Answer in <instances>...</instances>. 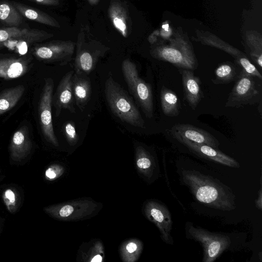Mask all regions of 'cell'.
<instances>
[{"label": "cell", "mask_w": 262, "mask_h": 262, "mask_svg": "<svg viewBox=\"0 0 262 262\" xmlns=\"http://www.w3.org/2000/svg\"><path fill=\"white\" fill-rule=\"evenodd\" d=\"M181 178L195 199L204 205L223 211L235 208L232 191L219 180L195 170H183Z\"/></svg>", "instance_id": "1"}, {"label": "cell", "mask_w": 262, "mask_h": 262, "mask_svg": "<svg viewBox=\"0 0 262 262\" xmlns=\"http://www.w3.org/2000/svg\"><path fill=\"white\" fill-rule=\"evenodd\" d=\"M104 94L111 111L116 117L132 126L145 127L144 119L132 98L111 76L105 82Z\"/></svg>", "instance_id": "2"}, {"label": "cell", "mask_w": 262, "mask_h": 262, "mask_svg": "<svg viewBox=\"0 0 262 262\" xmlns=\"http://www.w3.org/2000/svg\"><path fill=\"white\" fill-rule=\"evenodd\" d=\"M122 71L131 94L148 118L154 114L153 97L151 85L139 77L135 64L129 59L122 62Z\"/></svg>", "instance_id": "3"}, {"label": "cell", "mask_w": 262, "mask_h": 262, "mask_svg": "<svg viewBox=\"0 0 262 262\" xmlns=\"http://www.w3.org/2000/svg\"><path fill=\"white\" fill-rule=\"evenodd\" d=\"M187 238L199 242L203 248V262H213L230 245L231 239L224 234L208 231L190 223L186 226Z\"/></svg>", "instance_id": "4"}, {"label": "cell", "mask_w": 262, "mask_h": 262, "mask_svg": "<svg viewBox=\"0 0 262 262\" xmlns=\"http://www.w3.org/2000/svg\"><path fill=\"white\" fill-rule=\"evenodd\" d=\"M155 58L169 62L182 69L194 70L198 61L190 46L184 40L177 39L168 46L156 47L150 51Z\"/></svg>", "instance_id": "5"}, {"label": "cell", "mask_w": 262, "mask_h": 262, "mask_svg": "<svg viewBox=\"0 0 262 262\" xmlns=\"http://www.w3.org/2000/svg\"><path fill=\"white\" fill-rule=\"evenodd\" d=\"M255 77L242 70L225 103L226 107L253 105L261 100V90Z\"/></svg>", "instance_id": "6"}, {"label": "cell", "mask_w": 262, "mask_h": 262, "mask_svg": "<svg viewBox=\"0 0 262 262\" xmlns=\"http://www.w3.org/2000/svg\"><path fill=\"white\" fill-rule=\"evenodd\" d=\"M74 49L73 42L58 40L36 46L32 53L40 61L64 66L71 60Z\"/></svg>", "instance_id": "7"}, {"label": "cell", "mask_w": 262, "mask_h": 262, "mask_svg": "<svg viewBox=\"0 0 262 262\" xmlns=\"http://www.w3.org/2000/svg\"><path fill=\"white\" fill-rule=\"evenodd\" d=\"M53 89V79L46 78L39 101L38 115L43 136L48 141L57 145L58 142L53 128L52 116Z\"/></svg>", "instance_id": "8"}, {"label": "cell", "mask_w": 262, "mask_h": 262, "mask_svg": "<svg viewBox=\"0 0 262 262\" xmlns=\"http://www.w3.org/2000/svg\"><path fill=\"white\" fill-rule=\"evenodd\" d=\"M74 70L67 72L60 81L54 95H53L52 104L55 108L57 117L62 109L68 110L75 113V101L72 88V78Z\"/></svg>", "instance_id": "9"}, {"label": "cell", "mask_w": 262, "mask_h": 262, "mask_svg": "<svg viewBox=\"0 0 262 262\" xmlns=\"http://www.w3.org/2000/svg\"><path fill=\"white\" fill-rule=\"evenodd\" d=\"M170 134L177 140L185 138L189 141L208 145L218 148L219 141L208 132L189 124H177L169 130Z\"/></svg>", "instance_id": "10"}, {"label": "cell", "mask_w": 262, "mask_h": 262, "mask_svg": "<svg viewBox=\"0 0 262 262\" xmlns=\"http://www.w3.org/2000/svg\"><path fill=\"white\" fill-rule=\"evenodd\" d=\"M178 140L186 146L189 150L199 157L204 158L233 168H238L239 164L234 159L225 154L217 149L206 144L198 143L185 138Z\"/></svg>", "instance_id": "11"}, {"label": "cell", "mask_w": 262, "mask_h": 262, "mask_svg": "<svg viewBox=\"0 0 262 262\" xmlns=\"http://www.w3.org/2000/svg\"><path fill=\"white\" fill-rule=\"evenodd\" d=\"M52 34L38 29H25L23 33L7 41L4 46L13 50H15L19 54H25L28 46L35 42L42 41L52 37Z\"/></svg>", "instance_id": "12"}, {"label": "cell", "mask_w": 262, "mask_h": 262, "mask_svg": "<svg viewBox=\"0 0 262 262\" xmlns=\"http://www.w3.org/2000/svg\"><path fill=\"white\" fill-rule=\"evenodd\" d=\"M31 56L0 59V78L11 80L26 74L32 66Z\"/></svg>", "instance_id": "13"}, {"label": "cell", "mask_w": 262, "mask_h": 262, "mask_svg": "<svg viewBox=\"0 0 262 262\" xmlns=\"http://www.w3.org/2000/svg\"><path fill=\"white\" fill-rule=\"evenodd\" d=\"M148 213L158 227L161 237L166 243L172 245L173 239L170 235L172 221L168 208L158 203H152Z\"/></svg>", "instance_id": "14"}, {"label": "cell", "mask_w": 262, "mask_h": 262, "mask_svg": "<svg viewBox=\"0 0 262 262\" xmlns=\"http://www.w3.org/2000/svg\"><path fill=\"white\" fill-rule=\"evenodd\" d=\"M185 99L192 110H195L203 97L201 82L192 70L183 69L181 71Z\"/></svg>", "instance_id": "15"}, {"label": "cell", "mask_w": 262, "mask_h": 262, "mask_svg": "<svg viewBox=\"0 0 262 262\" xmlns=\"http://www.w3.org/2000/svg\"><path fill=\"white\" fill-rule=\"evenodd\" d=\"M72 88L75 104L82 112L92 94V85L88 75L74 72L72 78Z\"/></svg>", "instance_id": "16"}, {"label": "cell", "mask_w": 262, "mask_h": 262, "mask_svg": "<svg viewBox=\"0 0 262 262\" xmlns=\"http://www.w3.org/2000/svg\"><path fill=\"white\" fill-rule=\"evenodd\" d=\"M110 18L119 32L124 37L128 34L127 17L123 6L117 1H112L108 8Z\"/></svg>", "instance_id": "17"}, {"label": "cell", "mask_w": 262, "mask_h": 262, "mask_svg": "<svg viewBox=\"0 0 262 262\" xmlns=\"http://www.w3.org/2000/svg\"><path fill=\"white\" fill-rule=\"evenodd\" d=\"M12 5L21 15L30 20L54 27H60L56 19L43 12L30 8L19 3L13 2Z\"/></svg>", "instance_id": "18"}, {"label": "cell", "mask_w": 262, "mask_h": 262, "mask_svg": "<svg viewBox=\"0 0 262 262\" xmlns=\"http://www.w3.org/2000/svg\"><path fill=\"white\" fill-rule=\"evenodd\" d=\"M25 88L23 85L6 89L0 93V115L13 108L21 98Z\"/></svg>", "instance_id": "19"}, {"label": "cell", "mask_w": 262, "mask_h": 262, "mask_svg": "<svg viewBox=\"0 0 262 262\" xmlns=\"http://www.w3.org/2000/svg\"><path fill=\"white\" fill-rule=\"evenodd\" d=\"M161 107L164 115L176 117L180 113V102L174 92L163 86L160 92Z\"/></svg>", "instance_id": "20"}, {"label": "cell", "mask_w": 262, "mask_h": 262, "mask_svg": "<svg viewBox=\"0 0 262 262\" xmlns=\"http://www.w3.org/2000/svg\"><path fill=\"white\" fill-rule=\"evenodd\" d=\"M0 20L8 27H18L22 17L12 4L3 3L0 4Z\"/></svg>", "instance_id": "21"}, {"label": "cell", "mask_w": 262, "mask_h": 262, "mask_svg": "<svg viewBox=\"0 0 262 262\" xmlns=\"http://www.w3.org/2000/svg\"><path fill=\"white\" fill-rule=\"evenodd\" d=\"M215 77L212 81L216 84H227L236 77V67L231 62H225L216 68L214 72Z\"/></svg>", "instance_id": "22"}, {"label": "cell", "mask_w": 262, "mask_h": 262, "mask_svg": "<svg viewBox=\"0 0 262 262\" xmlns=\"http://www.w3.org/2000/svg\"><path fill=\"white\" fill-rule=\"evenodd\" d=\"M25 29L18 27H7L0 29V49L9 40L13 38L24 32Z\"/></svg>", "instance_id": "23"}, {"label": "cell", "mask_w": 262, "mask_h": 262, "mask_svg": "<svg viewBox=\"0 0 262 262\" xmlns=\"http://www.w3.org/2000/svg\"><path fill=\"white\" fill-rule=\"evenodd\" d=\"M63 132L64 135L70 144H74L77 142L78 136L76 130L75 124L72 121L66 123L63 127Z\"/></svg>", "instance_id": "24"}, {"label": "cell", "mask_w": 262, "mask_h": 262, "mask_svg": "<svg viewBox=\"0 0 262 262\" xmlns=\"http://www.w3.org/2000/svg\"><path fill=\"white\" fill-rule=\"evenodd\" d=\"M141 157L137 161V165L139 168L147 169L151 166V161L150 159L147 157L146 155L144 153L140 155Z\"/></svg>", "instance_id": "25"}, {"label": "cell", "mask_w": 262, "mask_h": 262, "mask_svg": "<svg viewBox=\"0 0 262 262\" xmlns=\"http://www.w3.org/2000/svg\"><path fill=\"white\" fill-rule=\"evenodd\" d=\"M74 211L73 207L69 205H67L62 207L59 211V215L61 217H67L69 216Z\"/></svg>", "instance_id": "26"}, {"label": "cell", "mask_w": 262, "mask_h": 262, "mask_svg": "<svg viewBox=\"0 0 262 262\" xmlns=\"http://www.w3.org/2000/svg\"><path fill=\"white\" fill-rule=\"evenodd\" d=\"M35 2L38 4L48 6H57L59 4V0H28Z\"/></svg>", "instance_id": "27"}, {"label": "cell", "mask_w": 262, "mask_h": 262, "mask_svg": "<svg viewBox=\"0 0 262 262\" xmlns=\"http://www.w3.org/2000/svg\"><path fill=\"white\" fill-rule=\"evenodd\" d=\"M255 204L256 207L259 210L262 209V191L261 187L260 186V189L258 193V198L255 200Z\"/></svg>", "instance_id": "28"}, {"label": "cell", "mask_w": 262, "mask_h": 262, "mask_svg": "<svg viewBox=\"0 0 262 262\" xmlns=\"http://www.w3.org/2000/svg\"><path fill=\"white\" fill-rule=\"evenodd\" d=\"M5 195L11 203H13L15 201V195L13 192L11 190H7L5 192Z\"/></svg>", "instance_id": "29"}, {"label": "cell", "mask_w": 262, "mask_h": 262, "mask_svg": "<svg viewBox=\"0 0 262 262\" xmlns=\"http://www.w3.org/2000/svg\"><path fill=\"white\" fill-rule=\"evenodd\" d=\"M137 248V245L134 243H129L126 247L127 251L129 253H133L136 250Z\"/></svg>", "instance_id": "30"}, {"label": "cell", "mask_w": 262, "mask_h": 262, "mask_svg": "<svg viewBox=\"0 0 262 262\" xmlns=\"http://www.w3.org/2000/svg\"><path fill=\"white\" fill-rule=\"evenodd\" d=\"M46 175L50 179H53L56 177L55 173L54 172V171L52 170L51 168H49L48 170H47L46 172Z\"/></svg>", "instance_id": "31"}, {"label": "cell", "mask_w": 262, "mask_h": 262, "mask_svg": "<svg viewBox=\"0 0 262 262\" xmlns=\"http://www.w3.org/2000/svg\"><path fill=\"white\" fill-rule=\"evenodd\" d=\"M102 261V257L100 255H97L92 259V262H101Z\"/></svg>", "instance_id": "32"}, {"label": "cell", "mask_w": 262, "mask_h": 262, "mask_svg": "<svg viewBox=\"0 0 262 262\" xmlns=\"http://www.w3.org/2000/svg\"><path fill=\"white\" fill-rule=\"evenodd\" d=\"M88 2L91 5H95L97 4L99 0H87Z\"/></svg>", "instance_id": "33"}, {"label": "cell", "mask_w": 262, "mask_h": 262, "mask_svg": "<svg viewBox=\"0 0 262 262\" xmlns=\"http://www.w3.org/2000/svg\"><path fill=\"white\" fill-rule=\"evenodd\" d=\"M162 29L163 30L166 31H169V25L168 24H164L162 25Z\"/></svg>", "instance_id": "34"}]
</instances>
